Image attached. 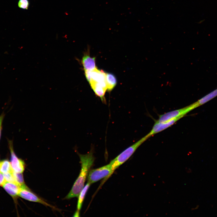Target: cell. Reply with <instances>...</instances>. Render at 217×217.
<instances>
[{
	"label": "cell",
	"instance_id": "obj_20",
	"mask_svg": "<svg viewBox=\"0 0 217 217\" xmlns=\"http://www.w3.org/2000/svg\"><path fill=\"white\" fill-rule=\"evenodd\" d=\"M5 115L4 113H2L0 115V140L1 139L2 130V124Z\"/></svg>",
	"mask_w": 217,
	"mask_h": 217
},
{
	"label": "cell",
	"instance_id": "obj_19",
	"mask_svg": "<svg viewBox=\"0 0 217 217\" xmlns=\"http://www.w3.org/2000/svg\"><path fill=\"white\" fill-rule=\"evenodd\" d=\"M92 71H84L86 77L88 81L90 84L92 82L91 72Z\"/></svg>",
	"mask_w": 217,
	"mask_h": 217
},
{
	"label": "cell",
	"instance_id": "obj_2",
	"mask_svg": "<svg viewBox=\"0 0 217 217\" xmlns=\"http://www.w3.org/2000/svg\"><path fill=\"white\" fill-rule=\"evenodd\" d=\"M149 137L146 135L136 143L126 149L109 163L113 173L115 170L128 159L137 148Z\"/></svg>",
	"mask_w": 217,
	"mask_h": 217
},
{
	"label": "cell",
	"instance_id": "obj_22",
	"mask_svg": "<svg viewBox=\"0 0 217 217\" xmlns=\"http://www.w3.org/2000/svg\"><path fill=\"white\" fill-rule=\"evenodd\" d=\"M79 212L77 210L76 212H75L74 216L77 217L79 216Z\"/></svg>",
	"mask_w": 217,
	"mask_h": 217
},
{
	"label": "cell",
	"instance_id": "obj_6",
	"mask_svg": "<svg viewBox=\"0 0 217 217\" xmlns=\"http://www.w3.org/2000/svg\"><path fill=\"white\" fill-rule=\"evenodd\" d=\"M18 196L26 200L39 203L55 209V207L47 203L39 197L33 193L27 187L26 188H21Z\"/></svg>",
	"mask_w": 217,
	"mask_h": 217
},
{
	"label": "cell",
	"instance_id": "obj_15",
	"mask_svg": "<svg viewBox=\"0 0 217 217\" xmlns=\"http://www.w3.org/2000/svg\"><path fill=\"white\" fill-rule=\"evenodd\" d=\"M11 163L7 160H4L0 162V172L2 174L12 172Z\"/></svg>",
	"mask_w": 217,
	"mask_h": 217
},
{
	"label": "cell",
	"instance_id": "obj_8",
	"mask_svg": "<svg viewBox=\"0 0 217 217\" xmlns=\"http://www.w3.org/2000/svg\"><path fill=\"white\" fill-rule=\"evenodd\" d=\"M2 186L5 190L13 198L18 196L21 187L17 184L5 181Z\"/></svg>",
	"mask_w": 217,
	"mask_h": 217
},
{
	"label": "cell",
	"instance_id": "obj_5",
	"mask_svg": "<svg viewBox=\"0 0 217 217\" xmlns=\"http://www.w3.org/2000/svg\"><path fill=\"white\" fill-rule=\"evenodd\" d=\"M8 141L11 153V163L12 169L16 172L22 173L25 169L24 162L22 159L18 158L15 154L13 149L12 141L9 140Z\"/></svg>",
	"mask_w": 217,
	"mask_h": 217
},
{
	"label": "cell",
	"instance_id": "obj_18",
	"mask_svg": "<svg viewBox=\"0 0 217 217\" xmlns=\"http://www.w3.org/2000/svg\"><path fill=\"white\" fill-rule=\"evenodd\" d=\"M3 174L5 181L17 184L12 175V172Z\"/></svg>",
	"mask_w": 217,
	"mask_h": 217
},
{
	"label": "cell",
	"instance_id": "obj_14",
	"mask_svg": "<svg viewBox=\"0 0 217 217\" xmlns=\"http://www.w3.org/2000/svg\"><path fill=\"white\" fill-rule=\"evenodd\" d=\"M90 185V183L87 182V183L81 190L79 195L77 206V211H78L80 212V210L86 194Z\"/></svg>",
	"mask_w": 217,
	"mask_h": 217
},
{
	"label": "cell",
	"instance_id": "obj_17",
	"mask_svg": "<svg viewBox=\"0 0 217 217\" xmlns=\"http://www.w3.org/2000/svg\"><path fill=\"white\" fill-rule=\"evenodd\" d=\"M17 5L20 8L27 10L29 7L30 2L29 0H19Z\"/></svg>",
	"mask_w": 217,
	"mask_h": 217
},
{
	"label": "cell",
	"instance_id": "obj_11",
	"mask_svg": "<svg viewBox=\"0 0 217 217\" xmlns=\"http://www.w3.org/2000/svg\"><path fill=\"white\" fill-rule=\"evenodd\" d=\"M105 74L106 73L103 71L99 70L97 68L92 71L91 83L92 82L99 83L105 81Z\"/></svg>",
	"mask_w": 217,
	"mask_h": 217
},
{
	"label": "cell",
	"instance_id": "obj_1",
	"mask_svg": "<svg viewBox=\"0 0 217 217\" xmlns=\"http://www.w3.org/2000/svg\"><path fill=\"white\" fill-rule=\"evenodd\" d=\"M81 164L80 174L70 192L64 198L68 199L78 197L84 187L89 171L94 163L95 158L92 149L86 154H79Z\"/></svg>",
	"mask_w": 217,
	"mask_h": 217
},
{
	"label": "cell",
	"instance_id": "obj_4",
	"mask_svg": "<svg viewBox=\"0 0 217 217\" xmlns=\"http://www.w3.org/2000/svg\"><path fill=\"white\" fill-rule=\"evenodd\" d=\"M193 103L184 108L171 111L159 116L158 122H164L178 118L183 117L192 110L196 108Z\"/></svg>",
	"mask_w": 217,
	"mask_h": 217
},
{
	"label": "cell",
	"instance_id": "obj_3",
	"mask_svg": "<svg viewBox=\"0 0 217 217\" xmlns=\"http://www.w3.org/2000/svg\"><path fill=\"white\" fill-rule=\"evenodd\" d=\"M113 173L109 164L97 168L91 169L89 171L87 176V182L91 184L104 178H108Z\"/></svg>",
	"mask_w": 217,
	"mask_h": 217
},
{
	"label": "cell",
	"instance_id": "obj_13",
	"mask_svg": "<svg viewBox=\"0 0 217 217\" xmlns=\"http://www.w3.org/2000/svg\"><path fill=\"white\" fill-rule=\"evenodd\" d=\"M105 82L108 91H111L116 86L117 80L115 76L109 73H106Z\"/></svg>",
	"mask_w": 217,
	"mask_h": 217
},
{
	"label": "cell",
	"instance_id": "obj_7",
	"mask_svg": "<svg viewBox=\"0 0 217 217\" xmlns=\"http://www.w3.org/2000/svg\"><path fill=\"white\" fill-rule=\"evenodd\" d=\"M181 118V117H178L164 122H159L156 121L153 125L151 131L147 135L149 137H150L154 134L160 132L170 127Z\"/></svg>",
	"mask_w": 217,
	"mask_h": 217
},
{
	"label": "cell",
	"instance_id": "obj_10",
	"mask_svg": "<svg viewBox=\"0 0 217 217\" xmlns=\"http://www.w3.org/2000/svg\"><path fill=\"white\" fill-rule=\"evenodd\" d=\"M90 84L95 94L101 99L102 102L105 103V95L107 89L100 83L92 82Z\"/></svg>",
	"mask_w": 217,
	"mask_h": 217
},
{
	"label": "cell",
	"instance_id": "obj_16",
	"mask_svg": "<svg viewBox=\"0 0 217 217\" xmlns=\"http://www.w3.org/2000/svg\"><path fill=\"white\" fill-rule=\"evenodd\" d=\"M12 174L17 184L21 188L27 187L25 184L22 173H17L13 170Z\"/></svg>",
	"mask_w": 217,
	"mask_h": 217
},
{
	"label": "cell",
	"instance_id": "obj_21",
	"mask_svg": "<svg viewBox=\"0 0 217 217\" xmlns=\"http://www.w3.org/2000/svg\"><path fill=\"white\" fill-rule=\"evenodd\" d=\"M5 181L3 174L0 172V186H2Z\"/></svg>",
	"mask_w": 217,
	"mask_h": 217
},
{
	"label": "cell",
	"instance_id": "obj_12",
	"mask_svg": "<svg viewBox=\"0 0 217 217\" xmlns=\"http://www.w3.org/2000/svg\"><path fill=\"white\" fill-rule=\"evenodd\" d=\"M217 96V88L194 102L197 108L208 102Z\"/></svg>",
	"mask_w": 217,
	"mask_h": 217
},
{
	"label": "cell",
	"instance_id": "obj_9",
	"mask_svg": "<svg viewBox=\"0 0 217 217\" xmlns=\"http://www.w3.org/2000/svg\"><path fill=\"white\" fill-rule=\"evenodd\" d=\"M95 57H91L89 53L84 54L82 60V64L84 71H93L96 69Z\"/></svg>",
	"mask_w": 217,
	"mask_h": 217
}]
</instances>
